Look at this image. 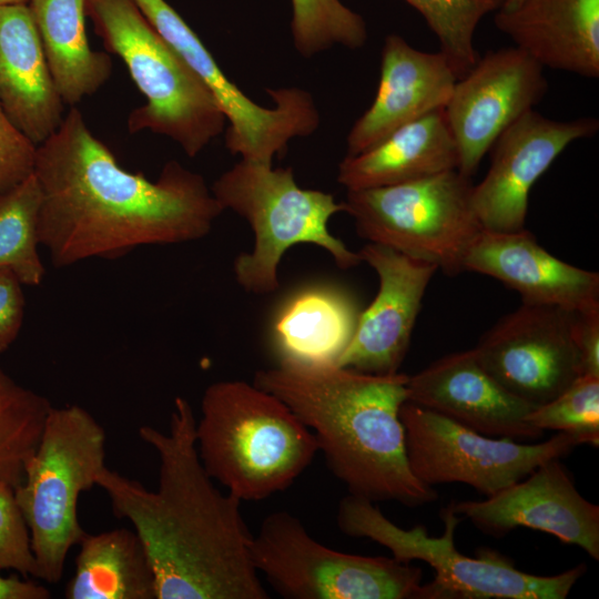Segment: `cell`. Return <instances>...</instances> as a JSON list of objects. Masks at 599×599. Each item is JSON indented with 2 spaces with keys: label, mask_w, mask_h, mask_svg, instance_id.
I'll return each instance as SVG.
<instances>
[{
  "label": "cell",
  "mask_w": 599,
  "mask_h": 599,
  "mask_svg": "<svg viewBox=\"0 0 599 599\" xmlns=\"http://www.w3.org/2000/svg\"><path fill=\"white\" fill-rule=\"evenodd\" d=\"M40 204L34 173L0 193V267L11 268L22 285L38 286L45 275L38 253Z\"/></svg>",
  "instance_id": "obj_28"
},
{
  "label": "cell",
  "mask_w": 599,
  "mask_h": 599,
  "mask_svg": "<svg viewBox=\"0 0 599 599\" xmlns=\"http://www.w3.org/2000/svg\"><path fill=\"white\" fill-rule=\"evenodd\" d=\"M10 569L22 577H35V558L30 532L18 505L14 488L0 480V570Z\"/></svg>",
  "instance_id": "obj_32"
},
{
  "label": "cell",
  "mask_w": 599,
  "mask_h": 599,
  "mask_svg": "<svg viewBox=\"0 0 599 599\" xmlns=\"http://www.w3.org/2000/svg\"><path fill=\"white\" fill-rule=\"evenodd\" d=\"M22 283L9 267H0V353L16 341L24 317Z\"/></svg>",
  "instance_id": "obj_34"
},
{
  "label": "cell",
  "mask_w": 599,
  "mask_h": 599,
  "mask_svg": "<svg viewBox=\"0 0 599 599\" xmlns=\"http://www.w3.org/2000/svg\"><path fill=\"white\" fill-rule=\"evenodd\" d=\"M252 562L291 599H422L423 570L394 557L342 552L314 539L294 515L266 516L250 545Z\"/></svg>",
  "instance_id": "obj_10"
},
{
  "label": "cell",
  "mask_w": 599,
  "mask_h": 599,
  "mask_svg": "<svg viewBox=\"0 0 599 599\" xmlns=\"http://www.w3.org/2000/svg\"><path fill=\"white\" fill-rule=\"evenodd\" d=\"M50 590L26 577L2 576L0 573V599H48Z\"/></svg>",
  "instance_id": "obj_36"
},
{
  "label": "cell",
  "mask_w": 599,
  "mask_h": 599,
  "mask_svg": "<svg viewBox=\"0 0 599 599\" xmlns=\"http://www.w3.org/2000/svg\"><path fill=\"white\" fill-rule=\"evenodd\" d=\"M144 17L201 79L227 123L225 146L241 160L272 164L291 140L314 133L319 114L300 88L267 90L274 106L251 100L221 70L195 32L165 0H134Z\"/></svg>",
  "instance_id": "obj_12"
},
{
  "label": "cell",
  "mask_w": 599,
  "mask_h": 599,
  "mask_svg": "<svg viewBox=\"0 0 599 599\" xmlns=\"http://www.w3.org/2000/svg\"><path fill=\"white\" fill-rule=\"evenodd\" d=\"M39 242L61 268L142 245L203 238L224 211L204 177L169 161L156 181L122 169L77 108L37 146Z\"/></svg>",
  "instance_id": "obj_1"
},
{
  "label": "cell",
  "mask_w": 599,
  "mask_h": 599,
  "mask_svg": "<svg viewBox=\"0 0 599 599\" xmlns=\"http://www.w3.org/2000/svg\"><path fill=\"white\" fill-rule=\"evenodd\" d=\"M399 417L409 467L422 483L432 487L463 483L486 497L579 445L564 433L538 444L490 437L408 400L400 407Z\"/></svg>",
  "instance_id": "obj_11"
},
{
  "label": "cell",
  "mask_w": 599,
  "mask_h": 599,
  "mask_svg": "<svg viewBox=\"0 0 599 599\" xmlns=\"http://www.w3.org/2000/svg\"><path fill=\"white\" fill-rule=\"evenodd\" d=\"M464 271L491 276L521 296L524 304L571 311L599 307V275L568 264L540 246L526 229L481 230L464 258Z\"/></svg>",
  "instance_id": "obj_20"
},
{
  "label": "cell",
  "mask_w": 599,
  "mask_h": 599,
  "mask_svg": "<svg viewBox=\"0 0 599 599\" xmlns=\"http://www.w3.org/2000/svg\"><path fill=\"white\" fill-rule=\"evenodd\" d=\"M408 376L369 374L336 364L280 361L255 373L254 384L275 395L313 433L318 451L348 494L407 507L437 491L412 471L400 407Z\"/></svg>",
  "instance_id": "obj_3"
},
{
  "label": "cell",
  "mask_w": 599,
  "mask_h": 599,
  "mask_svg": "<svg viewBox=\"0 0 599 599\" xmlns=\"http://www.w3.org/2000/svg\"><path fill=\"white\" fill-rule=\"evenodd\" d=\"M494 23L544 68L599 77V0H524Z\"/></svg>",
  "instance_id": "obj_22"
},
{
  "label": "cell",
  "mask_w": 599,
  "mask_h": 599,
  "mask_svg": "<svg viewBox=\"0 0 599 599\" xmlns=\"http://www.w3.org/2000/svg\"><path fill=\"white\" fill-rule=\"evenodd\" d=\"M358 316L356 302L343 288L305 286L290 295L274 315V349L280 361L336 364L354 335Z\"/></svg>",
  "instance_id": "obj_24"
},
{
  "label": "cell",
  "mask_w": 599,
  "mask_h": 599,
  "mask_svg": "<svg viewBox=\"0 0 599 599\" xmlns=\"http://www.w3.org/2000/svg\"><path fill=\"white\" fill-rule=\"evenodd\" d=\"M106 435L83 407L50 409L39 444L24 467L16 498L30 532L37 578L57 583L71 548L85 531L78 516L82 493L105 467Z\"/></svg>",
  "instance_id": "obj_7"
},
{
  "label": "cell",
  "mask_w": 599,
  "mask_h": 599,
  "mask_svg": "<svg viewBox=\"0 0 599 599\" xmlns=\"http://www.w3.org/2000/svg\"><path fill=\"white\" fill-rule=\"evenodd\" d=\"M50 400L18 384L0 368V480L17 488L34 453Z\"/></svg>",
  "instance_id": "obj_27"
},
{
  "label": "cell",
  "mask_w": 599,
  "mask_h": 599,
  "mask_svg": "<svg viewBox=\"0 0 599 599\" xmlns=\"http://www.w3.org/2000/svg\"><path fill=\"white\" fill-rule=\"evenodd\" d=\"M85 11L145 98L129 114L131 133L165 135L194 158L224 131L226 119L212 93L134 0H87Z\"/></svg>",
  "instance_id": "obj_5"
},
{
  "label": "cell",
  "mask_w": 599,
  "mask_h": 599,
  "mask_svg": "<svg viewBox=\"0 0 599 599\" xmlns=\"http://www.w3.org/2000/svg\"><path fill=\"white\" fill-rule=\"evenodd\" d=\"M87 0H29L47 62L64 104L74 106L110 78L112 60L94 51L85 29Z\"/></svg>",
  "instance_id": "obj_25"
},
{
  "label": "cell",
  "mask_w": 599,
  "mask_h": 599,
  "mask_svg": "<svg viewBox=\"0 0 599 599\" xmlns=\"http://www.w3.org/2000/svg\"><path fill=\"white\" fill-rule=\"evenodd\" d=\"M37 145L9 119L0 104V193L33 173Z\"/></svg>",
  "instance_id": "obj_33"
},
{
  "label": "cell",
  "mask_w": 599,
  "mask_h": 599,
  "mask_svg": "<svg viewBox=\"0 0 599 599\" xmlns=\"http://www.w3.org/2000/svg\"><path fill=\"white\" fill-rule=\"evenodd\" d=\"M576 342L582 375L599 376V307L576 311Z\"/></svg>",
  "instance_id": "obj_35"
},
{
  "label": "cell",
  "mask_w": 599,
  "mask_h": 599,
  "mask_svg": "<svg viewBox=\"0 0 599 599\" xmlns=\"http://www.w3.org/2000/svg\"><path fill=\"white\" fill-rule=\"evenodd\" d=\"M599 120L583 116L555 120L529 110L491 146L490 166L471 189L474 212L484 230L525 229L528 195L536 181L572 142L592 138Z\"/></svg>",
  "instance_id": "obj_15"
},
{
  "label": "cell",
  "mask_w": 599,
  "mask_h": 599,
  "mask_svg": "<svg viewBox=\"0 0 599 599\" xmlns=\"http://www.w3.org/2000/svg\"><path fill=\"white\" fill-rule=\"evenodd\" d=\"M0 104L37 146L64 118V102L28 3L0 6Z\"/></svg>",
  "instance_id": "obj_21"
},
{
  "label": "cell",
  "mask_w": 599,
  "mask_h": 599,
  "mask_svg": "<svg viewBox=\"0 0 599 599\" xmlns=\"http://www.w3.org/2000/svg\"><path fill=\"white\" fill-rule=\"evenodd\" d=\"M534 427L572 436L579 445L599 444V376L580 375L548 403L527 416Z\"/></svg>",
  "instance_id": "obj_31"
},
{
  "label": "cell",
  "mask_w": 599,
  "mask_h": 599,
  "mask_svg": "<svg viewBox=\"0 0 599 599\" xmlns=\"http://www.w3.org/2000/svg\"><path fill=\"white\" fill-rule=\"evenodd\" d=\"M424 18L458 79L477 62L475 32L480 21L497 11L502 0H405Z\"/></svg>",
  "instance_id": "obj_29"
},
{
  "label": "cell",
  "mask_w": 599,
  "mask_h": 599,
  "mask_svg": "<svg viewBox=\"0 0 599 599\" xmlns=\"http://www.w3.org/2000/svg\"><path fill=\"white\" fill-rule=\"evenodd\" d=\"M509 393L539 406L582 375L576 311L524 304L501 317L473 348Z\"/></svg>",
  "instance_id": "obj_13"
},
{
  "label": "cell",
  "mask_w": 599,
  "mask_h": 599,
  "mask_svg": "<svg viewBox=\"0 0 599 599\" xmlns=\"http://www.w3.org/2000/svg\"><path fill=\"white\" fill-rule=\"evenodd\" d=\"M471 179L457 170L395 185L347 191L344 212L370 243L464 272L465 255L480 225L471 204Z\"/></svg>",
  "instance_id": "obj_9"
},
{
  "label": "cell",
  "mask_w": 599,
  "mask_h": 599,
  "mask_svg": "<svg viewBox=\"0 0 599 599\" xmlns=\"http://www.w3.org/2000/svg\"><path fill=\"white\" fill-rule=\"evenodd\" d=\"M78 546L67 599H156L154 571L134 529L85 532Z\"/></svg>",
  "instance_id": "obj_26"
},
{
  "label": "cell",
  "mask_w": 599,
  "mask_h": 599,
  "mask_svg": "<svg viewBox=\"0 0 599 599\" xmlns=\"http://www.w3.org/2000/svg\"><path fill=\"white\" fill-rule=\"evenodd\" d=\"M29 0H0V6L28 3Z\"/></svg>",
  "instance_id": "obj_38"
},
{
  "label": "cell",
  "mask_w": 599,
  "mask_h": 599,
  "mask_svg": "<svg viewBox=\"0 0 599 599\" xmlns=\"http://www.w3.org/2000/svg\"><path fill=\"white\" fill-rule=\"evenodd\" d=\"M211 190L223 210L244 217L254 233L252 251L237 255L233 264L235 278L246 292H275L281 260L300 243L322 247L344 270L362 262L328 230L331 217L344 212L343 202L331 193L298 186L292 167L240 160Z\"/></svg>",
  "instance_id": "obj_6"
},
{
  "label": "cell",
  "mask_w": 599,
  "mask_h": 599,
  "mask_svg": "<svg viewBox=\"0 0 599 599\" xmlns=\"http://www.w3.org/2000/svg\"><path fill=\"white\" fill-rule=\"evenodd\" d=\"M291 33L296 51L311 58L343 45L359 49L367 40L364 18L341 0H291Z\"/></svg>",
  "instance_id": "obj_30"
},
{
  "label": "cell",
  "mask_w": 599,
  "mask_h": 599,
  "mask_svg": "<svg viewBox=\"0 0 599 599\" xmlns=\"http://www.w3.org/2000/svg\"><path fill=\"white\" fill-rule=\"evenodd\" d=\"M444 531L430 537L424 526L404 529L390 521L373 501L348 494L337 509L341 531L368 538L390 550L399 561L422 560L435 571L432 582L423 585L422 599H564L587 571L580 564L555 576L520 571L498 551L480 549L476 558L455 546V531L463 517L449 502L439 514Z\"/></svg>",
  "instance_id": "obj_8"
},
{
  "label": "cell",
  "mask_w": 599,
  "mask_h": 599,
  "mask_svg": "<svg viewBox=\"0 0 599 599\" xmlns=\"http://www.w3.org/2000/svg\"><path fill=\"white\" fill-rule=\"evenodd\" d=\"M457 166V145L441 108L398 128L369 150L346 155L338 165L337 181L347 191H357L410 182Z\"/></svg>",
  "instance_id": "obj_23"
},
{
  "label": "cell",
  "mask_w": 599,
  "mask_h": 599,
  "mask_svg": "<svg viewBox=\"0 0 599 599\" xmlns=\"http://www.w3.org/2000/svg\"><path fill=\"white\" fill-rule=\"evenodd\" d=\"M195 443L206 473L241 501L285 490L318 453L313 433L285 403L243 380L205 389Z\"/></svg>",
  "instance_id": "obj_4"
},
{
  "label": "cell",
  "mask_w": 599,
  "mask_h": 599,
  "mask_svg": "<svg viewBox=\"0 0 599 599\" xmlns=\"http://www.w3.org/2000/svg\"><path fill=\"white\" fill-rule=\"evenodd\" d=\"M504 1V0H502Z\"/></svg>",
  "instance_id": "obj_39"
},
{
  "label": "cell",
  "mask_w": 599,
  "mask_h": 599,
  "mask_svg": "<svg viewBox=\"0 0 599 599\" xmlns=\"http://www.w3.org/2000/svg\"><path fill=\"white\" fill-rule=\"evenodd\" d=\"M524 0H504L500 10H512L518 7Z\"/></svg>",
  "instance_id": "obj_37"
},
{
  "label": "cell",
  "mask_w": 599,
  "mask_h": 599,
  "mask_svg": "<svg viewBox=\"0 0 599 599\" xmlns=\"http://www.w3.org/2000/svg\"><path fill=\"white\" fill-rule=\"evenodd\" d=\"M196 418L184 397L174 399L169 430L139 428L159 456V485L146 489L106 466L97 486L113 515L129 520L143 542L156 599H267L250 554L253 535L241 500L216 488L197 454Z\"/></svg>",
  "instance_id": "obj_2"
},
{
  "label": "cell",
  "mask_w": 599,
  "mask_h": 599,
  "mask_svg": "<svg viewBox=\"0 0 599 599\" xmlns=\"http://www.w3.org/2000/svg\"><path fill=\"white\" fill-rule=\"evenodd\" d=\"M544 70L512 45L487 51L456 81L444 113L459 173L471 179L497 138L542 100L548 90Z\"/></svg>",
  "instance_id": "obj_14"
},
{
  "label": "cell",
  "mask_w": 599,
  "mask_h": 599,
  "mask_svg": "<svg viewBox=\"0 0 599 599\" xmlns=\"http://www.w3.org/2000/svg\"><path fill=\"white\" fill-rule=\"evenodd\" d=\"M358 254L375 270L379 286L374 301L359 313L354 335L336 365L369 374H395L438 267L377 243L369 242Z\"/></svg>",
  "instance_id": "obj_17"
},
{
  "label": "cell",
  "mask_w": 599,
  "mask_h": 599,
  "mask_svg": "<svg viewBox=\"0 0 599 599\" xmlns=\"http://www.w3.org/2000/svg\"><path fill=\"white\" fill-rule=\"evenodd\" d=\"M457 80L441 51H422L402 35L388 34L376 95L349 130L346 155L367 151L398 128L444 108Z\"/></svg>",
  "instance_id": "obj_19"
},
{
  "label": "cell",
  "mask_w": 599,
  "mask_h": 599,
  "mask_svg": "<svg viewBox=\"0 0 599 599\" xmlns=\"http://www.w3.org/2000/svg\"><path fill=\"white\" fill-rule=\"evenodd\" d=\"M450 502L458 516L486 535L500 538L526 527L578 546L599 560V506L578 491L560 458L546 460L484 500Z\"/></svg>",
  "instance_id": "obj_16"
},
{
  "label": "cell",
  "mask_w": 599,
  "mask_h": 599,
  "mask_svg": "<svg viewBox=\"0 0 599 599\" xmlns=\"http://www.w3.org/2000/svg\"><path fill=\"white\" fill-rule=\"evenodd\" d=\"M408 402L490 437L534 440L544 432L527 422L537 406L505 389L474 349L451 353L408 376Z\"/></svg>",
  "instance_id": "obj_18"
}]
</instances>
